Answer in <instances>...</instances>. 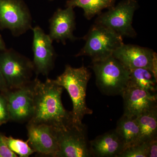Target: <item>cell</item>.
Returning <instances> with one entry per match:
<instances>
[{
	"mask_svg": "<svg viewBox=\"0 0 157 157\" xmlns=\"http://www.w3.org/2000/svg\"><path fill=\"white\" fill-rule=\"evenodd\" d=\"M10 120L7 100L4 94H0V125Z\"/></svg>",
	"mask_w": 157,
	"mask_h": 157,
	"instance_id": "obj_22",
	"label": "cell"
},
{
	"mask_svg": "<svg viewBox=\"0 0 157 157\" xmlns=\"http://www.w3.org/2000/svg\"><path fill=\"white\" fill-rule=\"evenodd\" d=\"M138 6L137 0H124L107 12L99 14L95 24L111 29L122 37L135 38L137 33L132 21Z\"/></svg>",
	"mask_w": 157,
	"mask_h": 157,
	"instance_id": "obj_6",
	"label": "cell"
},
{
	"mask_svg": "<svg viewBox=\"0 0 157 157\" xmlns=\"http://www.w3.org/2000/svg\"><path fill=\"white\" fill-rule=\"evenodd\" d=\"M83 39L85 44L76 56H89L92 59V62L112 56L113 52L124 43L123 37L120 35L95 24L90 28Z\"/></svg>",
	"mask_w": 157,
	"mask_h": 157,
	"instance_id": "obj_4",
	"label": "cell"
},
{
	"mask_svg": "<svg viewBox=\"0 0 157 157\" xmlns=\"http://www.w3.org/2000/svg\"><path fill=\"white\" fill-rule=\"evenodd\" d=\"M157 157V139L152 140L150 144L148 157Z\"/></svg>",
	"mask_w": 157,
	"mask_h": 157,
	"instance_id": "obj_24",
	"label": "cell"
},
{
	"mask_svg": "<svg viewBox=\"0 0 157 157\" xmlns=\"http://www.w3.org/2000/svg\"><path fill=\"white\" fill-rule=\"evenodd\" d=\"M26 127L29 144L35 152L55 157L59 149L56 130L48 125L31 122Z\"/></svg>",
	"mask_w": 157,
	"mask_h": 157,
	"instance_id": "obj_12",
	"label": "cell"
},
{
	"mask_svg": "<svg viewBox=\"0 0 157 157\" xmlns=\"http://www.w3.org/2000/svg\"><path fill=\"white\" fill-rule=\"evenodd\" d=\"M17 157V155L8 147L6 142V136L0 133V157Z\"/></svg>",
	"mask_w": 157,
	"mask_h": 157,
	"instance_id": "obj_23",
	"label": "cell"
},
{
	"mask_svg": "<svg viewBox=\"0 0 157 157\" xmlns=\"http://www.w3.org/2000/svg\"><path fill=\"white\" fill-rule=\"evenodd\" d=\"M6 43L3 40L2 35L0 34V52L6 50Z\"/></svg>",
	"mask_w": 157,
	"mask_h": 157,
	"instance_id": "obj_26",
	"label": "cell"
},
{
	"mask_svg": "<svg viewBox=\"0 0 157 157\" xmlns=\"http://www.w3.org/2000/svg\"><path fill=\"white\" fill-rule=\"evenodd\" d=\"M136 118L140 129L138 144L150 142L157 139V107Z\"/></svg>",
	"mask_w": 157,
	"mask_h": 157,
	"instance_id": "obj_16",
	"label": "cell"
},
{
	"mask_svg": "<svg viewBox=\"0 0 157 157\" xmlns=\"http://www.w3.org/2000/svg\"><path fill=\"white\" fill-rule=\"evenodd\" d=\"M6 143L11 151L20 157H28L35 151L29 144L28 141H25L19 139H15L11 136H6Z\"/></svg>",
	"mask_w": 157,
	"mask_h": 157,
	"instance_id": "obj_20",
	"label": "cell"
},
{
	"mask_svg": "<svg viewBox=\"0 0 157 157\" xmlns=\"http://www.w3.org/2000/svg\"><path fill=\"white\" fill-rule=\"evenodd\" d=\"M116 0H68L66 7H79L84 11V15L90 20L96 15L102 13L104 9H109L115 6Z\"/></svg>",
	"mask_w": 157,
	"mask_h": 157,
	"instance_id": "obj_19",
	"label": "cell"
},
{
	"mask_svg": "<svg viewBox=\"0 0 157 157\" xmlns=\"http://www.w3.org/2000/svg\"><path fill=\"white\" fill-rule=\"evenodd\" d=\"M49 1H53V0H49Z\"/></svg>",
	"mask_w": 157,
	"mask_h": 157,
	"instance_id": "obj_27",
	"label": "cell"
},
{
	"mask_svg": "<svg viewBox=\"0 0 157 157\" xmlns=\"http://www.w3.org/2000/svg\"><path fill=\"white\" fill-rule=\"evenodd\" d=\"M129 78L127 86L145 90L157 94V77L150 69L137 68L129 70Z\"/></svg>",
	"mask_w": 157,
	"mask_h": 157,
	"instance_id": "obj_17",
	"label": "cell"
},
{
	"mask_svg": "<svg viewBox=\"0 0 157 157\" xmlns=\"http://www.w3.org/2000/svg\"><path fill=\"white\" fill-rule=\"evenodd\" d=\"M150 142H144L125 149L118 157H148Z\"/></svg>",
	"mask_w": 157,
	"mask_h": 157,
	"instance_id": "obj_21",
	"label": "cell"
},
{
	"mask_svg": "<svg viewBox=\"0 0 157 157\" xmlns=\"http://www.w3.org/2000/svg\"><path fill=\"white\" fill-rule=\"evenodd\" d=\"M90 144L93 157H118L125 149L123 140L115 129L99 135Z\"/></svg>",
	"mask_w": 157,
	"mask_h": 157,
	"instance_id": "obj_15",
	"label": "cell"
},
{
	"mask_svg": "<svg viewBox=\"0 0 157 157\" xmlns=\"http://www.w3.org/2000/svg\"><path fill=\"white\" fill-rule=\"evenodd\" d=\"M0 71L8 89L22 87L31 81L33 61L13 49L0 52Z\"/></svg>",
	"mask_w": 157,
	"mask_h": 157,
	"instance_id": "obj_5",
	"label": "cell"
},
{
	"mask_svg": "<svg viewBox=\"0 0 157 157\" xmlns=\"http://www.w3.org/2000/svg\"><path fill=\"white\" fill-rule=\"evenodd\" d=\"M112 56L129 70L147 68L157 77V54L151 49L123 43L113 52Z\"/></svg>",
	"mask_w": 157,
	"mask_h": 157,
	"instance_id": "obj_10",
	"label": "cell"
},
{
	"mask_svg": "<svg viewBox=\"0 0 157 157\" xmlns=\"http://www.w3.org/2000/svg\"><path fill=\"white\" fill-rule=\"evenodd\" d=\"M32 17L23 0H0V28L19 36L32 29Z\"/></svg>",
	"mask_w": 157,
	"mask_h": 157,
	"instance_id": "obj_8",
	"label": "cell"
},
{
	"mask_svg": "<svg viewBox=\"0 0 157 157\" xmlns=\"http://www.w3.org/2000/svg\"><path fill=\"white\" fill-rule=\"evenodd\" d=\"M33 33V63L37 75L48 76L54 67L56 54L49 36L39 26L32 28Z\"/></svg>",
	"mask_w": 157,
	"mask_h": 157,
	"instance_id": "obj_11",
	"label": "cell"
},
{
	"mask_svg": "<svg viewBox=\"0 0 157 157\" xmlns=\"http://www.w3.org/2000/svg\"><path fill=\"white\" fill-rule=\"evenodd\" d=\"M73 9L71 7H66L65 9H58L49 19L48 35L52 41L65 44L68 39L74 41L77 39L73 34L76 28Z\"/></svg>",
	"mask_w": 157,
	"mask_h": 157,
	"instance_id": "obj_14",
	"label": "cell"
},
{
	"mask_svg": "<svg viewBox=\"0 0 157 157\" xmlns=\"http://www.w3.org/2000/svg\"><path fill=\"white\" fill-rule=\"evenodd\" d=\"M91 73L84 66L73 68L67 65L63 73L53 81L67 91L72 101L73 122L82 124L85 116L92 114L93 111L86 104V90Z\"/></svg>",
	"mask_w": 157,
	"mask_h": 157,
	"instance_id": "obj_2",
	"label": "cell"
},
{
	"mask_svg": "<svg viewBox=\"0 0 157 157\" xmlns=\"http://www.w3.org/2000/svg\"><path fill=\"white\" fill-rule=\"evenodd\" d=\"M121 96L124 101V114L137 117L141 113L157 107V94L132 86H127Z\"/></svg>",
	"mask_w": 157,
	"mask_h": 157,
	"instance_id": "obj_13",
	"label": "cell"
},
{
	"mask_svg": "<svg viewBox=\"0 0 157 157\" xmlns=\"http://www.w3.org/2000/svg\"><path fill=\"white\" fill-rule=\"evenodd\" d=\"M34 80L22 87L4 92L10 120L24 122L30 120L34 112Z\"/></svg>",
	"mask_w": 157,
	"mask_h": 157,
	"instance_id": "obj_9",
	"label": "cell"
},
{
	"mask_svg": "<svg viewBox=\"0 0 157 157\" xmlns=\"http://www.w3.org/2000/svg\"><path fill=\"white\" fill-rule=\"evenodd\" d=\"M90 67L96 76L99 90L106 95H121L128 85L129 70L114 57L92 62Z\"/></svg>",
	"mask_w": 157,
	"mask_h": 157,
	"instance_id": "obj_3",
	"label": "cell"
},
{
	"mask_svg": "<svg viewBox=\"0 0 157 157\" xmlns=\"http://www.w3.org/2000/svg\"><path fill=\"white\" fill-rule=\"evenodd\" d=\"M8 90L6 82L4 80L2 73L0 71V91L4 92Z\"/></svg>",
	"mask_w": 157,
	"mask_h": 157,
	"instance_id": "obj_25",
	"label": "cell"
},
{
	"mask_svg": "<svg viewBox=\"0 0 157 157\" xmlns=\"http://www.w3.org/2000/svg\"><path fill=\"white\" fill-rule=\"evenodd\" d=\"M115 130L122 138L125 149L138 143L140 129L136 117L123 115L118 121Z\"/></svg>",
	"mask_w": 157,
	"mask_h": 157,
	"instance_id": "obj_18",
	"label": "cell"
},
{
	"mask_svg": "<svg viewBox=\"0 0 157 157\" xmlns=\"http://www.w3.org/2000/svg\"><path fill=\"white\" fill-rule=\"evenodd\" d=\"M59 149L56 157H92L86 126L73 123L66 129L57 131Z\"/></svg>",
	"mask_w": 157,
	"mask_h": 157,
	"instance_id": "obj_7",
	"label": "cell"
},
{
	"mask_svg": "<svg viewBox=\"0 0 157 157\" xmlns=\"http://www.w3.org/2000/svg\"><path fill=\"white\" fill-rule=\"evenodd\" d=\"M63 88L52 79L42 82L34 80V112L28 122L45 124L56 131L66 129L73 123L71 112L63 106L61 96Z\"/></svg>",
	"mask_w": 157,
	"mask_h": 157,
	"instance_id": "obj_1",
	"label": "cell"
}]
</instances>
